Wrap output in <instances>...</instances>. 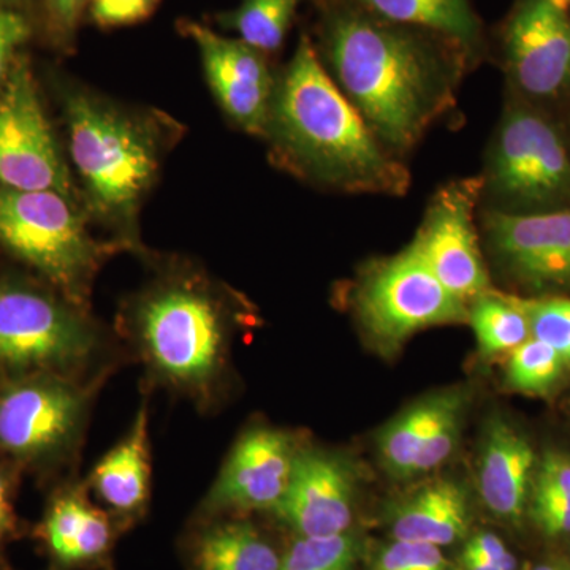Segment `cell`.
<instances>
[{
  "label": "cell",
  "mask_w": 570,
  "mask_h": 570,
  "mask_svg": "<svg viewBox=\"0 0 570 570\" xmlns=\"http://www.w3.org/2000/svg\"><path fill=\"white\" fill-rule=\"evenodd\" d=\"M333 80L393 154L415 145L456 104L469 56L452 41L344 0L324 22Z\"/></svg>",
  "instance_id": "cell-1"
},
{
  "label": "cell",
  "mask_w": 570,
  "mask_h": 570,
  "mask_svg": "<svg viewBox=\"0 0 570 570\" xmlns=\"http://www.w3.org/2000/svg\"><path fill=\"white\" fill-rule=\"evenodd\" d=\"M264 137L281 168L317 186L404 195L411 184L406 165L370 129L307 37L276 80Z\"/></svg>",
  "instance_id": "cell-2"
},
{
  "label": "cell",
  "mask_w": 570,
  "mask_h": 570,
  "mask_svg": "<svg viewBox=\"0 0 570 570\" xmlns=\"http://www.w3.org/2000/svg\"><path fill=\"white\" fill-rule=\"evenodd\" d=\"M232 317L212 281L159 277L126 307V330L156 381L205 403L227 366Z\"/></svg>",
  "instance_id": "cell-3"
},
{
  "label": "cell",
  "mask_w": 570,
  "mask_h": 570,
  "mask_svg": "<svg viewBox=\"0 0 570 570\" xmlns=\"http://www.w3.org/2000/svg\"><path fill=\"white\" fill-rule=\"evenodd\" d=\"M63 119L89 208L132 243L138 212L175 137L171 126L164 116L126 110L81 89L63 96Z\"/></svg>",
  "instance_id": "cell-4"
},
{
  "label": "cell",
  "mask_w": 570,
  "mask_h": 570,
  "mask_svg": "<svg viewBox=\"0 0 570 570\" xmlns=\"http://www.w3.org/2000/svg\"><path fill=\"white\" fill-rule=\"evenodd\" d=\"M0 245L77 306L85 305L104 258L115 250L89 234L73 197L7 187H0Z\"/></svg>",
  "instance_id": "cell-5"
},
{
  "label": "cell",
  "mask_w": 570,
  "mask_h": 570,
  "mask_svg": "<svg viewBox=\"0 0 570 570\" xmlns=\"http://www.w3.org/2000/svg\"><path fill=\"white\" fill-rule=\"evenodd\" d=\"M99 336L75 303L31 284L0 281V370L71 373L96 355Z\"/></svg>",
  "instance_id": "cell-6"
},
{
  "label": "cell",
  "mask_w": 570,
  "mask_h": 570,
  "mask_svg": "<svg viewBox=\"0 0 570 570\" xmlns=\"http://www.w3.org/2000/svg\"><path fill=\"white\" fill-rule=\"evenodd\" d=\"M354 305L370 340L389 352L428 326L469 321V305L442 285L412 245L367 269Z\"/></svg>",
  "instance_id": "cell-7"
},
{
  "label": "cell",
  "mask_w": 570,
  "mask_h": 570,
  "mask_svg": "<svg viewBox=\"0 0 570 570\" xmlns=\"http://www.w3.org/2000/svg\"><path fill=\"white\" fill-rule=\"evenodd\" d=\"M483 184L510 209L549 208L569 200L570 157L553 124L530 108H510L494 138Z\"/></svg>",
  "instance_id": "cell-8"
},
{
  "label": "cell",
  "mask_w": 570,
  "mask_h": 570,
  "mask_svg": "<svg viewBox=\"0 0 570 570\" xmlns=\"http://www.w3.org/2000/svg\"><path fill=\"white\" fill-rule=\"evenodd\" d=\"M92 389L58 374H36L0 392V453L40 460L69 448L80 433Z\"/></svg>",
  "instance_id": "cell-9"
},
{
  "label": "cell",
  "mask_w": 570,
  "mask_h": 570,
  "mask_svg": "<svg viewBox=\"0 0 570 570\" xmlns=\"http://www.w3.org/2000/svg\"><path fill=\"white\" fill-rule=\"evenodd\" d=\"M482 193L483 178L459 179L439 189L411 243L442 285L466 305L491 291L475 225Z\"/></svg>",
  "instance_id": "cell-10"
},
{
  "label": "cell",
  "mask_w": 570,
  "mask_h": 570,
  "mask_svg": "<svg viewBox=\"0 0 570 570\" xmlns=\"http://www.w3.org/2000/svg\"><path fill=\"white\" fill-rule=\"evenodd\" d=\"M0 187L58 190L73 197L69 168L26 63L11 69L0 97Z\"/></svg>",
  "instance_id": "cell-11"
},
{
  "label": "cell",
  "mask_w": 570,
  "mask_h": 570,
  "mask_svg": "<svg viewBox=\"0 0 570 570\" xmlns=\"http://www.w3.org/2000/svg\"><path fill=\"white\" fill-rule=\"evenodd\" d=\"M487 243L505 275L531 291L570 288V208L539 213L494 209Z\"/></svg>",
  "instance_id": "cell-12"
},
{
  "label": "cell",
  "mask_w": 570,
  "mask_h": 570,
  "mask_svg": "<svg viewBox=\"0 0 570 570\" xmlns=\"http://www.w3.org/2000/svg\"><path fill=\"white\" fill-rule=\"evenodd\" d=\"M510 77L521 91L551 99L570 88V0H521L505 31Z\"/></svg>",
  "instance_id": "cell-13"
},
{
  "label": "cell",
  "mask_w": 570,
  "mask_h": 570,
  "mask_svg": "<svg viewBox=\"0 0 570 570\" xmlns=\"http://www.w3.org/2000/svg\"><path fill=\"white\" fill-rule=\"evenodd\" d=\"M298 452L294 438L285 431L266 426L246 431L225 461L204 509L209 513L275 512L291 485Z\"/></svg>",
  "instance_id": "cell-14"
},
{
  "label": "cell",
  "mask_w": 570,
  "mask_h": 570,
  "mask_svg": "<svg viewBox=\"0 0 570 570\" xmlns=\"http://www.w3.org/2000/svg\"><path fill=\"white\" fill-rule=\"evenodd\" d=\"M183 32L197 45L206 80L225 115L245 132L264 137L276 86L265 52L194 21L184 22Z\"/></svg>",
  "instance_id": "cell-15"
},
{
  "label": "cell",
  "mask_w": 570,
  "mask_h": 570,
  "mask_svg": "<svg viewBox=\"0 0 570 570\" xmlns=\"http://www.w3.org/2000/svg\"><path fill=\"white\" fill-rule=\"evenodd\" d=\"M466 404V392L445 390L397 415L377 441L385 471L396 479H411L444 464L459 445Z\"/></svg>",
  "instance_id": "cell-16"
},
{
  "label": "cell",
  "mask_w": 570,
  "mask_h": 570,
  "mask_svg": "<svg viewBox=\"0 0 570 570\" xmlns=\"http://www.w3.org/2000/svg\"><path fill=\"white\" fill-rule=\"evenodd\" d=\"M275 513L299 538L346 534L354 517V478L343 460L299 449L291 485Z\"/></svg>",
  "instance_id": "cell-17"
},
{
  "label": "cell",
  "mask_w": 570,
  "mask_h": 570,
  "mask_svg": "<svg viewBox=\"0 0 570 570\" xmlns=\"http://www.w3.org/2000/svg\"><path fill=\"white\" fill-rule=\"evenodd\" d=\"M531 442L504 420H491L480 452L478 485L493 515L519 521L527 510L534 480Z\"/></svg>",
  "instance_id": "cell-18"
},
{
  "label": "cell",
  "mask_w": 570,
  "mask_h": 570,
  "mask_svg": "<svg viewBox=\"0 0 570 570\" xmlns=\"http://www.w3.org/2000/svg\"><path fill=\"white\" fill-rule=\"evenodd\" d=\"M41 534L52 560L61 568L102 561L112 546L110 517L78 489L62 491L52 499Z\"/></svg>",
  "instance_id": "cell-19"
},
{
  "label": "cell",
  "mask_w": 570,
  "mask_h": 570,
  "mask_svg": "<svg viewBox=\"0 0 570 570\" xmlns=\"http://www.w3.org/2000/svg\"><path fill=\"white\" fill-rule=\"evenodd\" d=\"M89 485L105 505L121 517H137L151 493L148 411H138L127 436L92 469Z\"/></svg>",
  "instance_id": "cell-20"
},
{
  "label": "cell",
  "mask_w": 570,
  "mask_h": 570,
  "mask_svg": "<svg viewBox=\"0 0 570 570\" xmlns=\"http://www.w3.org/2000/svg\"><path fill=\"white\" fill-rule=\"evenodd\" d=\"M469 504L460 483L442 479L409 494L393 510V539L445 547L468 534Z\"/></svg>",
  "instance_id": "cell-21"
},
{
  "label": "cell",
  "mask_w": 570,
  "mask_h": 570,
  "mask_svg": "<svg viewBox=\"0 0 570 570\" xmlns=\"http://www.w3.org/2000/svg\"><path fill=\"white\" fill-rule=\"evenodd\" d=\"M384 20L422 29L474 55L480 47V21L471 0H351Z\"/></svg>",
  "instance_id": "cell-22"
},
{
  "label": "cell",
  "mask_w": 570,
  "mask_h": 570,
  "mask_svg": "<svg viewBox=\"0 0 570 570\" xmlns=\"http://www.w3.org/2000/svg\"><path fill=\"white\" fill-rule=\"evenodd\" d=\"M273 543L246 521H224L206 528L190 547L193 570H279Z\"/></svg>",
  "instance_id": "cell-23"
},
{
  "label": "cell",
  "mask_w": 570,
  "mask_h": 570,
  "mask_svg": "<svg viewBox=\"0 0 570 570\" xmlns=\"http://www.w3.org/2000/svg\"><path fill=\"white\" fill-rule=\"evenodd\" d=\"M469 324L474 328L480 354H510L531 337L530 322L515 296L489 291L469 306Z\"/></svg>",
  "instance_id": "cell-24"
},
{
  "label": "cell",
  "mask_w": 570,
  "mask_h": 570,
  "mask_svg": "<svg viewBox=\"0 0 570 570\" xmlns=\"http://www.w3.org/2000/svg\"><path fill=\"white\" fill-rule=\"evenodd\" d=\"M303 0H242L238 9L225 18L239 40L262 52L283 47L291 22Z\"/></svg>",
  "instance_id": "cell-25"
},
{
  "label": "cell",
  "mask_w": 570,
  "mask_h": 570,
  "mask_svg": "<svg viewBox=\"0 0 570 570\" xmlns=\"http://www.w3.org/2000/svg\"><path fill=\"white\" fill-rule=\"evenodd\" d=\"M564 367V360L553 347L531 336L510 352L505 381L517 392L546 395L558 384Z\"/></svg>",
  "instance_id": "cell-26"
},
{
  "label": "cell",
  "mask_w": 570,
  "mask_h": 570,
  "mask_svg": "<svg viewBox=\"0 0 570 570\" xmlns=\"http://www.w3.org/2000/svg\"><path fill=\"white\" fill-rule=\"evenodd\" d=\"M358 553L352 535L299 538L281 560L279 570H351Z\"/></svg>",
  "instance_id": "cell-27"
},
{
  "label": "cell",
  "mask_w": 570,
  "mask_h": 570,
  "mask_svg": "<svg viewBox=\"0 0 570 570\" xmlns=\"http://www.w3.org/2000/svg\"><path fill=\"white\" fill-rule=\"evenodd\" d=\"M530 322L531 336L553 347L570 367V298H517Z\"/></svg>",
  "instance_id": "cell-28"
},
{
  "label": "cell",
  "mask_w": 570,
  "mask_h": 570,
  "mask_svg": "<svg viewBox=\"0 0 570 570\" xmlns=\"http://www.w3.org/2000/svg\"><path fill=\"white\" fill-rule=\"evenodd\" d=\"M371 570H456L436 546L393 539L374 560Z\"/></svg>",
  "instance_id": "cell-29"
},
{
  "label": "cell",
  "mask_w": 570,
  "mask_h": 570,
  "mask_svg": "<svg viewBox=\"0 0 570 570\" xmlns=\"http://www.w3.org/2000/svg\"><path fill=\"white\" fill-rule=\"evenodd\" d=\"M532 482V502L570 499L569 456L560 452L546 453Z\"/></svg>",
  "instance_id": "cell-30"
},
{
  "label": "cell",
  "mask_w": 570,
  "mask_h": 570,
  "mask_svg": "<svg viewBox=\"0 0 570 570\" xmlns=\"http://www.w3.org/2000/svg\"><path fill=\"white\" fill-rule=\"evenodd\" d=\"M159 0H92L94 21L102 28H121L148 20Z\"/></svg>",
  "instance_id": "cell-31"
},
{
  "label": "cell",
  "mask_w": 570,
  "mask_h": 570,
  "mask_svg": "<svg viewBox=\"0 0 570 570\" xmlns=\"http://www.w3.org/2000/svg\"><path fill=\"white\" fill-rule=\"evenodd\" d=\"M28 22L20 13L0 3V97L6 91L14 51L28 39Z\"/></svg>",
  "instance_id": "cell-32"
},
{
  "label": "cell",
  "mask_w": 570,
  "mask_h": 570,
  "mask_svg": "<svg viewBox=\"0 0 570 570\" xmlns=\"http://www.w3.org/2000/svg\"><path fill=\"white\" fill-rule=\"evenodd\" d=\"M532 517L543 534L550 538L570 532V499L532 502Z\"/></svg>",
  "instance_id": "cell-33"
},
{
  "label": "cell",
  "mask_w": 570,
  "mask_h": 570,
  "mask_svg": "<svg viewBox=\"0 0 570 570\" xmlns=\"http://www.w3.org/2000/svg\"><path fill=\"white\" fill-rule=\"evenodd\" d=\"M469 553L478 554L483 560L493 562L494 566L502 570H515L517 560L512 553L508 550L501 539L498 535L491 534V532H479L474 538L469 540L466 549Z\"/></svg>",
  "instance_id": "cell-34"
},
{
  "label": "cell",
  "mask_w": 570,
  "mask_h": 570,
  "mask_svg": "<svg viewBox=\"0 0 570 570\" xmlns=\"http://www.w3.org/2000/svg\"><path fill=\"white\" fill-rule=\"evenodd\" d=\"M92 0H47L52 20L62 31H71L80 20L82 10Z\"/></svg>",
  "instance_id": "cell-35"
},
{
  "label": "cell",
  "mask_w": 570,
  "mask_h": 570,
  "mask_svg": "<svg viewBox=\"0 0 570 570\" xmlns=\"http://www.w3.org/2000/svg\"><path fill=\"white\" fill-rule=\"evenodd\" d=\"M14 527L13 505L10 499V485L6 475L0 472V550Z\"/></svg>",
  "instance_id": "cell-36"
},
{
  "label": "cell",
  "mask_w": 570,
  "mask_h": 570,
  "mask_svg": "<svg viewBox=\"0 0 570 570\" xmlns=\"http://www.w3.org/2000/svg\"><path fill=\"white\" fill-rule=\"evenodd\" d=\"M461 568H463V570H502L498 568V566H494L493 562L483 560V558L478 557V554L469 553V551H463Z\"/></svg>",
  "instance_id": "cell-37"
},
{
  "label": "cell",
  "mask_w": 570,
  "mask_h": 570,
  "mask_svg": "<svg viewBox=\"0 0 570 570\" xmlns=\"http://www.w3.org/2000/svg\"><path fill=\"white\" fill-rule=\"evenodd\" d=\"M532 570H558V569L550 568V566H539V568H534Z\"/></svg>",
  "instance_id": "cell-38"
},
{
  "label": "cell",
  "mask_w": 570,
  "mask_h": 570,
  "mask_svg": "<svg viewBox=\"0 0 570 570\" xmlns=\"http://www.w3.org/2000/svg\"><path fill=\"white\" fill-rule=\"evenodd\" d=\"M3 2H6V0H0V3H3Z\"/></svg>",
  "instance_id": "cell-39"
}]
</instances>
